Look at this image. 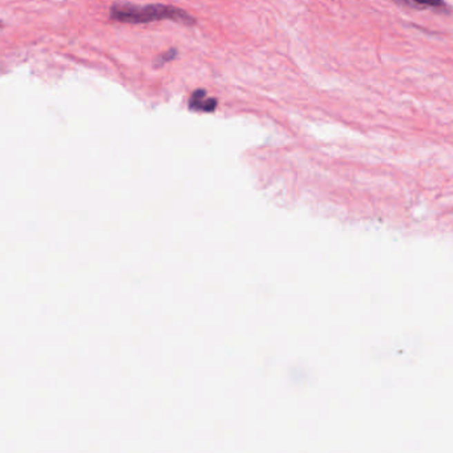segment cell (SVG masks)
<instances>
[{"label": "cell", "instance_id": "obj_1", "mask_svg": "<svg viewBox=\"0 0 453 453\" xmlns=\"http://www.w3.org/2000/svg\"><path fill=\"white\" fill-rule=\"evenodd\" d=\"M110 19L124 24H146L161 20H173L175 23L185 26L195 24V19L191 17L185 10L165 4H113L110 8Z\"/></svg>", "mask_w": 453, "mask_h": 453}, {"label": "cell", "instance_id": "obj_2", "mask_svg": "<svg viewBox=\"0 0 453 453\" xmlns=\"http://www.w3.org/2000/svg\"><path fill=\"white\" fill-rule=\"evenodd\" d=\"M217 104H218L217 99L209 97L205 89L194 90L189 100L191 110H195V112H214Z\"/></svg>", "mask_w": 453, "mask_h": 453}, {"label": "cell", "instance_id": "obj_3", "mask_svg": "<svg viewBox=\"0 0 453 453\" xmlns=\"http://www.w3.org/2000/svg\"><path fill=\"white\" fill-rule=\"evenodd\" d=\"M401 3H405L411 7L416 8H425V7H441L443 0H398Z\"/></svg>", "mask_w": 453, "mask_h": 453}, {"label": "cell", "instance_id": "obj_4", "mask_svg": "<svg viewBox=\"0 0 453 453\" xmlns=\"http://www.w3.org/2000/svg\"><path fill=\"white\" fill-rule=\"evenodd\" d=\"M177 53H178V51L175 48H172V50H169L166 52L160 53L157 57H156V60H155V67L156 68H161V67L166 66L168 63H171L172 60H175V57H177Z\"/></svg>", "mask_w": 453, "mask_h": 453}]
</instances>
